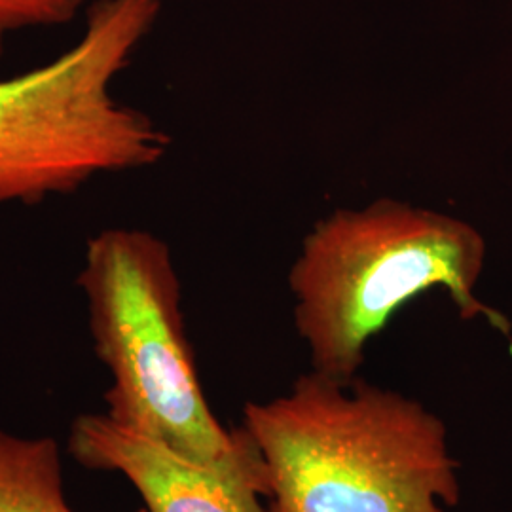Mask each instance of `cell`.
<instances>
[{
    "label": "cell",
    "mask_w": 512,
    "mask_h": 512,
    "mask_svg": "<svg viewBox=\"0 0 512 512\" xmlns=\"http://www.w3.org/2000/svg\"><path fill=\"white\" fill-rule=\"evenodd\" d=\"M241 429L268 475V512H446L461 499L448 427L425 404L359 376L311 370Z\"/></svg>",
    "instance_id": "6da1fadb"
},
{
    "label": "cell",
    "mask_w": 512,
    "mask_h": 512,
    "mask_svg": "<svg viewBox=\"0 0 512 512\" xmlns=\"http://www.w3.org/2000/svg\"><path fill=\"white\" fill-rule=\"evenodd\" d=\"M76 283L112 380L110 420L194 463L268 482L255 442L241 427L224 429L205 399L164 239L143 228H103L86 243Z\"/></svg>",
    "instance_id": "7a4b0ae2"
},
{
    "label": "cell",
    "mask_w": 512,
    "mask_h": 512,
    "mask_svg": "<svg viewBox=\"0 0 512 512\" xmlns=\"http://www.w3.org/2000/svg\"><path fill=\"white\" fill-rule=\"evenodd\" d=\"M486 243L473 226L439 211L382 198L317 220L289 270L294 327L311 370L351 382L366 348L393 315L431 289H444L461 317L507 321L475 296Z\"/></svg>",
    "instance_id": "3957f363"
},
{
    "label": "cell",
    "mask_w": 512,
    "mask_h": 512,
    "mask_svg": "<svg viewBox=\"0 0 512 512\" xmlns=\"http://www.w3.org/2000/svg\"><path fill=\"white\" fill-rule=\"evenodd\" d=\"M160 12L162 0H95L67 52L0 78V207H35L164 160L171 137L114 95Z\"/></svg>",
    "instance_id": "277c9868"
},
{
    "label": "cell",
    "mask_w": 512,
    "mask_h": 512,
    "mask_svg": "<svg viewBox=\"0 0 512 512\" xmlns=\"http://www.w3.org/2000/svg\"><path fill=\"white\" fill-rule=\"evenodd\" d=\"M69 452L82 467L128 478L147 512H268L264 478L211 469L133 433L107 414L71 425Z\"/></svg>",
    "instance_id": "5b68a950"
},
{
    "label": "cell",
    "mask_w": 512,
    "mask_h": 512,
    "mask_svg": "<svg viewBox=\"0 0 512 512\" xmlns=\"http://www.w3.org/2000/svg\"><path fill=\"white\" fill-rule=\"evenodd\" d=\"M0 512H74L52 437H21L0 429Z\"/></svg>",
    "instance_id": "8992f818"
},
{
    "label": "cell",
    "mask_w": 512,
    "mask_h": 512,
    "mask_svg": "<svg viewBox=\"0 0 512 512\" xmlns=\"http://www.w3.org/2000/svg\"><path fill=\"white\" fill-rule=\"evenodd\" d=\"M90 0H0V61L10 38L71 23Z\"/></svg>",
    "instance_id": "52a82bcc"
}]
</instances>
